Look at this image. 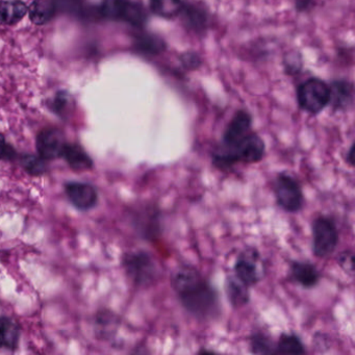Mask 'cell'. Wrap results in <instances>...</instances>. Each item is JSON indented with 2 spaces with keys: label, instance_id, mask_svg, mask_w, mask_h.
<instances>
[{
  "label": "cell",
  "instance_id": "30bf717a",
  "mask_svg": "<svg viewBox=\"0 0 355 355\" xmlns=\"http://www.w3.org/2000/svg\"><path fill=\"white\" fill-rule=\"evenodd\" d=\"M63 132L55 128H44L37 137L36 146L39 157L45 161L62 157L64 147L66 145Z\"/></svg>",
  "mask_w": 355,
  "mask_h": 355
},
{
  "label": "cell",
  "instance_id": "4316f807",
  "mask_svg": "<svg viewBox=\"0 0 355 355\" xmlns=\"http://www.w3.org/2000/svg\"><path fill=\"white\" fill-rule=\"evenodd\" d=\"M182 62L188 69H196L200 65L201 60L196 53H187L182 55Z\"/></svg>",
  "mask_w": 355,
  "mask_h": 355
},
{
  "label": "cell",
  "instance_id": "e0dca14e",
  "mask_svg": "<svg viewBox=\"0 0 355 355\" xmlns=\"http://www.w3.org/2000/svg\"><path fill=\"white\" fill-rule=\"evenodd\" d=\"M184 26L196 33L205 32L207 24V12L195 5L184 3L180 15Z\"/></svg>",
  "mask_w": 355,
  "mask_h": 355
},
{
  "label": "cell",
  "instance_id": "9c48e42d",
  "mask_svg": "<svg viewBox=\"0 0 355 355\" xmlns=\"http://www.w3.org/2000/svg\"><path fill=\"white\" fill-rule=\"evenodd\" d=\"M297 99L303 111L319 114L329 105V86L319 78H309L299 86Z\"/></svg>",
  "mask_w": 355,
  "mask_h": 355
},
{
  "label": "cell",
  "instance_id": "cb8c5ba5",
  "mask_svg": "<svg viewBox=\"0 0 355 355\" xmlns=\"http://www.w3.org/2000/svg\"><path fill=\"white\" fill-rule=\"evenodd\" d=\"M135 45L140 53H145V55H157L165 49V42L162 39L151 36V35L139 37Z\"/></svg>",
  "mask_w": 355,
  "mask_h": 355
},
{
  "label": "cell",
  "instance_id": "6da1fadb",
  "mask_svg": "<svg viewBox=\"0 0 355 355\" xmlns=\"http://www.w3.org/2000/svg\"><path fill=\"white\" fill-rule=\"evenodd\" d=\"M265 155V142L252 130V117L248 112L240 110L226 126L211 157L216 169L227 172L239 165L259 163Z\"/></svg>",
  "mask_w": 355,
  "mask_h": 355
},
{
  "label": "cell",
  "instance_id": "5b68a950",
  "mask_svg": "<svg viewBox=\"0 0 355 355\" xmlns=\"http://www.w3.org/2000/svg\"><path fill=\"white\" fill-rule=\"evenodd\" d=\"M273 193L278 207L288 214H297L304 207V194L294 176L280 172L273 180Z\"/></svg>",
  "mask_w": 355,
  "mask_h": 355
},
{
  "label": "cell",
  "instance_id": "7c38bea8",
  "mask_svg": "<svg viewBox=\"0 0 355 355\" xmlns=\"http://www.w3.org/2000/svg\"><path fill=\"white\" fill-rule=\"evenodd\" d=\"M288 279L304 288H313L319 284L321 273L309 261H293L288 270Z\"/></svg>",
  "mask_w": 355,
  "mask_h": 355
},
{
  "label": "cell",
  "instance_id": "7a4b0ae2",
  "mask_svg": "<svg viewBox=\"0 0 355 355\" xmlns=\"http://www.w3.org/2000/svg\"><path fill=\"white\" fill-rule=\"evenodd\" d=\"M171 286L184 311L198 321H211L220 315L217 288L194 266H178L172 272Z\"/></svg>",
  "mask_w": 355,
  "mask_h": 355
},
{
  "label": "cell",
  "instance_id": "f1b7e54d",
  "mask_svg": "<svg viewBox=\"0 0 355 355\" xmlns=\"http://www.w3.org/2000/svg\"><path fill=\"white\" fill-rule=\"evenodd\" d=\"M346 163L348 164L350 167L354 166V144L351 145L348 153H347Z\"/></svg>",
  "mask_w": 355,
  "mask_h": 355
},
{
  "label": "cell",
  "instance_id": "ac0fdd59",
  "mask_svg": "<svg viewBox=\"0 0 355 355\" xmlns=\"http://www.w3.org/2000/svg\"><path fill=\"white\" fill-rule=\"evenodd\" d=\"M28 12L31 21L37 26L49 24L57 14L53 0H34Z\"/></svg>",
  "mask_w": 355,
  "mask_h": 355
},
{
  "label": "cell",
  "instance_id": "ffe728a7",
  "mask_svg": "<svg viewBox=\"0 0 355 355\" xmlns=\"http://www.w3.org/2000/svg\"><path fill=\"white\" fill-rule=\"evenodd\" d=\"M330 101L336 110H344L348 107L352 101L353 89L350 84L343 80H336L329 86Z\"/></svg>",
  "mask_w": 355,
  "mask_h": 355
},
{
  "label": "cell",
  "instance_id": "d4e9b609",
  "mask_svg": "<svg viewBox=\"0 0 355 355\" xmlns=\"http://www.w3.org/2000/svg\"><path fill=\"white\" fill-rule=\"evenodd\" d=\"M21 166L28 173L32 175H40L44 173L46 169L45 159L33 155H24L21 157Z\"/></svg>",
  "mask_w": 355,
  "mask_h": 355
},
{
  "label": "cell",
  "instance_id": "4fadbf2b",
  "mask_svg": "<svg viewBox=\"0 0 355 355\" xmlns=\"http://www.w3.org/2000/svg\"><path fill=\"white\" fill-rule=\"evenodd\" d=\"M224 290L228 302L234 309H242L250 302V288L234 275L226 277Z\"/></svg>",
  "mask_w": 355,
  "mask_h": 355
},
{
  "label": "cell",
  "instance_id": "277c9868",
  "mask_svg": "<svg viewBox=\"0 0 355 355\" xmlns=\"http://www.w3.org/2000/svg\"><path fill=\"white\" fill-rule=\"evenodd\" d=\"M340 241L336 220L328 215H318L311 222V250L318 259L334 254Z\"/></svg>",
  "mask_w": 355,
  "mask_h": 355
},
{
  "label": "cell",
  "instance_id": "2e32d148",
  "mask_svg": "<svg viewBox=\"0 0 355 355\" xmlns=\"http://www.w3.org/2000/svg\"><path fill=\"white\" fill-rule=\"evenodd\" d=\"M28 11V6L21 0L0 1V24L5 26H14L21 21Z\"/></svg>",
  "mask_w": 355,
  "mask_h": 355
},
{
  "label": "cell",
  "instance_id": "52a82bcc",
  "mask_svg": "<svg viewBox=\"0 0 355 355\" xmlns=\"http://www.w3.org/2000/svg\"><path fill=\"white\" fill-rule=\"evenodd\" d=\"M101 17L128 22L140 28L147 20L145 8L134 0H103L99 8Z\"/></svg>",
  "mask_w": 355,
  "mask_h": 355
},
{
  "label": "cell",
  "instance_id": "44dd1931",
  "mask_svg": "<svg viewBox=\"0 0 355 355\" xmlns=\"http://www.w3.org/2000/svg\"><path fill=\"white\" fill-rule=\"evenodd\" d=\"M55 3V10L61 13L69 14V15L76 16V17L83 18V19H92V8L88 7L86 0H53Z\"/></svg>",
  "mask_w": 355,
  "mask_h": 355
},
{
  "label": "cell",
  "instance_id": "8fae6325",
  "mask_svg": "<svg viewBox=\"0 0 355 355\" xmlns=\"http://www.w3.org/2000/svg\"><path fill=\"white\" fill-rule=\"evenodd\" d=\"M65 193L70 202L80 211H89L98 202L96 189L86 182H68L65 184Z\"/></svg>",
  "mask_w": 355,
  "mask_h": 355
},
{
  "label": "cell",
  "instance_id": "7402d4cb",
  "mask_svg": "<svg viewBox=\"0 0 355 355\" xmlns=\"http://www.w3.org/2000/svg\"><path fill=\"white\" fill-rule=\"evenodd\" d=\"M184 0H150L153 13L165 19L178 17L184 9Z\"/></svg>",
  "mask_w": 355,
  "mask_h": 355
},
{
  "label": "cell",
  "instance_id": "5bb4252c",
  "mask_svg": "<svg viewBox=\"0 0 355 355\" xmlns=\"http://www.w3.org/2000/svg\"><path fill=\"white\" fill-rule=\"evenodd\" d=\"M62 157L76 172H84L93 167V161L85 149L74 143H66Z\"/></svg>",
  "mask_w": 355,
  "mask_h": 355
},
{
  "label": "cell",
  "instance_id": "ba28073f",
  "mask_svg": "<svg viewBox=\"0 0 355 355\" xmlns=\"http://www.w3.org/2000/svg\"><path fill=\"white\" fill-rule=\"evenodd\" d=\"M266 268L259 249L245 247L234 265V275L249 288L257 286L265 277Z\"/></svg>",
  "mask_w": 355,
  "mask_h": 355
},
{
  "label": "cell",
  "instance_id": "3957f363",
  "mask_svg": "<svg viewBox=\"0 0 355 355\" xmlns=\"http://www.w3.org/2000/svg\"><path fill=\"white\" fill-rule=\"evenodd\" d=\"M122 266L128 279L137 288H148L159 279L161 270L155 257L146 250L126 253Z\"/></svg>",
  "mask_w": 355,
  "mask_h": 355
},
{
  "label": "cell",
  "instance_id": "9a60e30c",
  "mask_svg": "<svg viewBox=\"0 0 355 355\" xmlns=\"http://www.w3.org/2000/svg\"><path fill=\"white\" fill-rule=\"evenodd\" d=\"M19 338V324L12 318L0 317V350L15 351Z\"/></svg>",
  "mask_w": 355,
  "mask_h": 355
},
{
  "label": "cell",
  "instance_id": "83f0119b",
  "mask_svg": "<svg viewBox=\"0 0 355 355\" xmlns=\"http://www.w3.org/2000/svg\"><path fill=\"white\" fill-rule=\"evenodd\" d=\"M12 151H13V149L6 142L5 136L3 134H0V159H5L7 157H9L10 155H13L11 153Z\"/></svg>",
  "mask_w": 355,
  "mask_h": 355
},
{
  "label": "cell",
  "instance_id": "484cf974",
  "mask_svg": "<svg viewBox=\"0 0 355 355\" xmlns=\"http://www.w3.org/2000/svg\"><path fill=\"white\" fill-rule=\"evenodd\" d=\"M338 263L346 273L353 275L354 273V257L351 251H344L338 259Z\"/></svg>",
  "mask_w": 355,
  "mask_h": 355
},
{
  "label": "cell",
  "instance_id": "603a6c76",
  "mask_svg": "<svg viewBox=\"0 0 355 355\" xmlns=\"http://www.w3.org/2000/svg\"><path fill=\"white\" fill-rule=\"evenodd\" d=\"M249 350L253 354H275V342L263 331H254L248 338Z\"/></svg>",
  "mask_w": 355,
  "mask_h": 355
},
{
  "label": "cell",
  "instance_id": "8992f818",
  "mask_svg": "<svg viewBox=\"0 0 355 355\" xmlns=\"http://www.w3.org/2000/svg\"><path fill=\"white\" fill-rule=\"evenodd\" d=\"M132 224L140 238L155 242L163 236V211L153 203L139 205L132 211Z\"/></svg>",
  "mask_w": 355,
  "mask_h": 355
},
{
  "label": "cell",
  "instance_id": "d6986e66",
  "mask_svg": "<svg viewBox=\"0 0 355 355\" xmlns=\"http://www.w3.org/2000/svg\"><path fill=\"white\" fill-rule=\"evenodd\" d=\"M306 348L298 334H284L275 342V354H305Z\"/></svg>",
  "mask_w": 355,
  "mask_h": 355
}]
</instances>
